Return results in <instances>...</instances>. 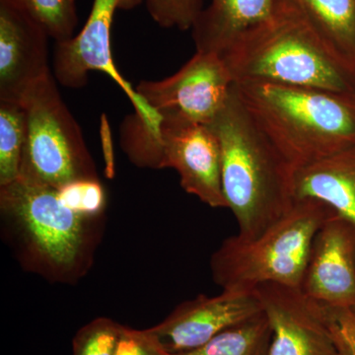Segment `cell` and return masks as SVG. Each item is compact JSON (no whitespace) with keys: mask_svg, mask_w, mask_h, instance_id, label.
Instances as JSON below:
<instances>
[{"mask_svg":"<svg viewBox=\"0 0 355 355\" xmlns=\"http://www.w3.org/2000/svg\"><path fill=\"white\" fill-rule=\"evenodd\" d=\"M48 39L21 0H0V100L21 103L51 73Z\"/></svg>","mask_w":355,"mask_h":355,"instance_id":"12","label":"cell"},{"mask_svg":"<svg viewBox=\"0 0 355 355\" xmlns=\"http://www.w3.org/2000/svg\"><path fill=\"white\" fill-rule=\"evenodd\" d=\"M286 0H210L191 27L197 51L222 57L245 37L270 24Z\"/></svg>","mask_w":355,"mask_h":355,"instance_id":"14","label":"cell"},{"mask_svg":"<svg viewBox=\"0 0 355 355\" xmlns=\"http://www.w3.org/2000/svg\"><path fill=\"white\" fill-rule=\"evenodd\" d=\"M338 60L355 70V0H291Z\"/></svg>","mask_w":355,"mask_h":355,"instance_id":"16","label":"cell"},{"mask_svg":"<svg viewBox=\"0 0 355 355\" xmlns=\"http://www.w3.org/2000/svg\"><path fill=\"white\" fill-rule=\"evenodd\" d=\"M28 12L55 43L73 38L78 17L76 0H21Z\"/></svg>","mask_w":355,"mask_h":355,"instance_id":"19","label":"cell"},{"mask_svg":"<svg viewBox=\"0 0 355 355\" xmlns=\"http://www.w3.org/2000/svg\"><path fill=\"white\" fill-rule=\"evenodd\" d=\"M65 205L81 214H104L106 196L99 181H80L58 190Z\"/></svg>","mask_w":355,"mask_h":355,"instance_id":"22","label":"cell"},{"mask_svg":"<svg viewBox=\"0 0 355 355\" xmlns=\"http://www.w3.org/2000/svg\"><path fill=\"white\" fill-rule=\"evenodd\" d=\"M114 355H171L147 330H135L123 326Z\"/></svg>","mask_w":355,"mask_h":355,"instance_id":"24","label":"cell"},{"mask_svg":"<svg viewBox=\"0 0 355 355\" xmlns=\"http://www.w3.org/2000/svg\"><path fill=\"white\" fill-rule=\"evenodd\" d=\"M1 234L21 268L51 284H76L94 263L104 214L72 209L51 187L18 179L0 187Z\"/></svg>","mask_w":355,"mask_h":355,"instance_id":"1","label":"cell"},{"mask_svg":"<svg viewBox=\"0 0 355 355\" xmlns=\"http://www.w3.org/2000/svg\"><path fill=\"white\" fill-rule=\"evenodd\" d=\"M324 306L338 354L355 355V315L349 308Z\"/></svg>","mask_w":355,"mask_h":355,"instance_id":"23","label":"cell"},{"mask_svg":"<svg viewBox=\"0 0 355 355\" xmlns=\"http://www.w3.org/2000/svg\"><path fill=\"white\" fill-rule=\"evenodd\" d=\"M300 289L320 304L355 306V226L335 210L315 235Z\"/></svg>","mask_w":355,"mask_h":355,"instance_id":"13","label":"cell"},{"mask_svg":"<svg viewBox=\"0 0 355 355\" xmlns=\"http://www.w3.org/2000/svg\"><path fill=\"white\" fill-rule=\"evenodd\" d=\"M141 2L142 0H94L83 30L73 38L55 43L53 76L64 87L77 89L86 85L90 71L107 74L127 95L135 114L147 128L156 130L161 116L123 78L112 55L111 30L114 13L118 9H132Z\"/></svg>","mask_w":355,"mask_h":355,"instance_id":"8","label":"cell"},{"mask_svg":"<svg viewBox=\"0 0 355 355\" xmlns=\"http://www.w3.org/2000/svg\"><path fill=\"white\" fill-rule=\"evenodd\" d=\"M333 211L314 198L296 200L258 237L226 238L210 257L212 279L222 291H254L266 284L300 288L313 240Z\"/></svg>","mask_w":355,"mask_h":355,"instance_id":"5","label":"cell"},{"mask_svg":"<svg viewBox=\"0 0 355 355\" xmlns=\"http://www.w3.org/2000/svg\"><path fill=\"white\" fill-rule=\"evenodd\" d=\"M121 148L139 168H172L182 188L214 209L227 207L222 188L221 147L209 125L161 116L157 130L132 120L121 137Z\"/></svg>","mask_w":355,"mask_h":355,"instance_id":"7","label":"cell"},{"mask_svg":"<svg viewBox=\"0 0 355 355\" xmlns=\"http://www.w3.org/2000/svg\"><path fill=\"white\" fill-rule=\"evenodd\" d=\"M147 10L161 27L191 30L205 0H146Z\"/></svg>","mask_w":355,"mask_h":355,"instance_id":"21","label":"cell"},{"mask_svg":"<svg viewBox=\"0 0 355 355\" xmlns=\"http://www.w3.org/2000/svg\"><path fill=\"white\" fill-rule=\"evenodd\" d=\"M235 92L292 171L355 146V95L270 83Z\"/></svg>","mask_w":355,"mask_h":355,"instance_id":"2","label":"cell"},{"mask_svg":"<svg viewBox=\"0 0 355 355\" xmlns=\"http://www.w3.org/2000/svg\"><path fill=\"white\" fill-rule=\"evenodd\" d=\"M235 83H270L355 95V70L334 55L296 6L222 55Z\"/></svg>","mask_w":355,"mask_h":355,"instance_id":"4","label":"cell"},{"mask_svg":"<svg viewBox=\"0 0 355 355\" xmlns=\"http://www.w3.org/2000/svg\"><path fill=\"white\" fill-rule=\"evenodd\" d=\"M234 84L221 57L197 51L176 73L140 81L135 90L160 116L210 125L227 104Z\"/></svg>","mask_w":355,"mask_h":355,"instance_id":"9","label":"cell"},{"mask_svg":"<svg viewBox=\"0 0 355 355\" xmlns=\"http://www.w3.org/2000/svg\"><path fill=\"white\" fill-rule=\"evenodd\" d=\"M294 198H314L355 226V146L292 171Z\"/></svg>","mask_w":355,"mask_h":355,"instance_id":"15","label":"cell"},{"mask_svg":"<svg viewBox=\"0 0 355 355\" xmlns=\"http://www.w3.org/2000/svg\"><path fill=\"white\" fill-rule=\"evenodd\" d=\"M123 328L110 318L93 320L74 336L73 355H114Z\"/></svg>","mask_w":355,"mask_h":355,"instance_id":"20","label":"cell"},{"mask_svg":"<svg viewBox=\"0 0 355 355\" xmlns=\"http://www.w3.org/2000/svg\"><path fill=\"white\" fill-rule=\"evenodd\" d=\"M20 104L27 135L19 179L57 190L76 182L99 181L80 127L53 73L34 84Z\"/></svg>","mask_w":355,"mask_h":355,"instance_id":"6","label":"cell"},{"mask_svg":"<svg viewBox=\"0 0 355 355\" xmlns=\"http://www.w3.org/2000/svg\"><path fill=\"white\" fill-rule=\"evenodd\" d=\"M26 135L23 105L0 100V187L19 179Z\"/></svg>","mask_w":355,"mask_h":355,"instance_id":"18","label":"cell"},{"mask_svg":"<svg viewBox=\"0 0 355 355\" xmlns=\"http://www.w3.org/2000/svg\"><path fill=\"white\" fill-rule=\"evenodd\" d=\"M209 125L220 144L222 188L238 235L258 237L293 207L292 169L248 114L235 84Z\"/></svg>","mask_w":355,"mask_h":355,"instance_id":"3","label":"cell"},{"mask_svg":"<svg viewBox=\"0 0 355 355\" xmlns=\"http://www.w3.org/2000/svg\"><path fill=\"white\" fill-rule=\"evenodd\" d=\"M349 309L352 310V313H354V314L355 315V306H354V307L349 308Z\"/></svg>","mask_w":355,"mask_h":355,"instance_id":"25","label":"cell"},{"mask_svg":"<svg viewBox=\"0 0 355 355\" xmlns=\"http://www.w3.org/2000/svg\"><path fill=\"white\" fill-rule=\"evenodd\" d=\"M261 312L256 291H222L216 296L200 294L184 301L148 330L168 354H184Z\"/></svg>","mask_w":355,"mask_h":355,"instance_id":"11","label":"cell"},{"mask_svg":"<svg viewBox=\"0 0 355 355\" xmlns=\"http://www.w3.org/2000/svg\"><path fill=\"white\" fill-rule=\"evenodd\" d=\"M272 334L263 311L222 331L197 349L171 355H268Z\"/></svg>","mask_w":355,"mask_h":355,"instance_id":"17","label":"cell"},{"mask_svg":"<svg viewBox=\"0 0 355 355\" xmlns=\"http://www.w3.org/2000/svg\"><path fill=\"white\" fill-rule=\"evenodd\" d=\"M254 291L272 327L268 355H340L323 304L282 284Z\"/></svg>","mask_w":355,"mask_h":355,"instance_id":"10","label":"cell"}]
</instances>
